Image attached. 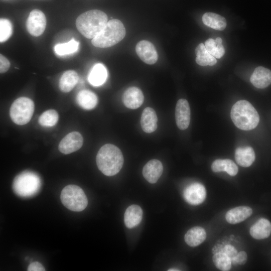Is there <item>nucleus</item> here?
Returning a JSON list of instances; mask_svg holds the SVG:
<instances>
[{
  "instance_id": "27",
  "label": "nucleus",
  "mask_w": 271,
  "mask_h": 271,
  "mask_svg": "<svg viewBox=\"0 0 271 271\" xmlns=\"http://www.w3.org/2000/svg\"><path fill=\"white\" fill-rule=\"evenodd\" d=\"M196 63L202 66H212L216 64V58L211 55L203 43L199 44L195 49Z\"/></svg>"
},
{
  "instance_id": "7",
  "label": "nucleus",
  "mask_w": 271,
  "mask_h": 271,
  "mask_svg": "<svg viewBox=\"0 0 271 271\" xmlns=\"http://www.w3.org/2000/svg\"><path fill=\"white\" fill-rule=\"evenodd\" d=\"M34 102L29 98L21 97L12 103L10 115L13 121L18 125H24L31 120L34 111Z\"/></svg>"
},
{
  "instance_id": "29",
  "label": "nucleus",
  "mask_w": 271,
  "mask_h": 271,
  "mask_svg": "<svg viewBox=\"0 0 271 271\" xmlns=\"http://www.w3.org/2000/svg\"><path fill=\"white\" fill-rule=\"evenodd\" d=\"M79 45V42L72 39L68 42L56 45L54 48V52L61 56L69 55L78 51Z\"/></svg>"
},
{
  "instance_id": "9",
  "label": "nucleus",
  "mask_w": 271,
  "mask_h": 271,
  "mask_svg": "<svg viewBox=\"0 0 271 271\" xmlns=\"http://www.w3.org/2000/svg\"><path fill=\"white\" fill-rule=\"evenodd\" d=\"M83 139L77 131L69 133L59 144V151L64 154H69L80 149L82 146Z\"/></svg>"
},
{
  "instance_id": "22",
  "label": "nucleus",
  "mask_w": 271,
  "mask_h": 271,
  "mask_svg": "<svg viewBox=\"0 0 271 271\" xmlns=\"http://www.w3.org/2000/svg\"><path fill=\"white\" fill-rule=\"evenodd\" d=\"M206 238L205 229L200 226H195L190 229L185 234L184 239L190 246L195 247L201 244Z\"/></svg>"
},
{
  "instance_id": "26",
  "label": "nucleus",
  "mask_w": 271,
  "mask_h": 271,
  "mask_svg": "<svg viewBox=\"0 0 271 271\" xmlns=\"http://www.w3.org/2000/svg\"><path fill=\"white\" fill-rule=\"evenodd\" d=\"M78 80L79 77L76 72L74 70L66 71L59 80V88L63 92H69L75 87Z\"/></svg>"
},
{
  "instance_id": "6",
  "label": "nucleus",
  "mask_w": 271,
  "mask_h": 271,
  "mask_svg": "<svg viewBox=\"0 0 271 271\" xmlns=\"http://www.w3.org/2000/svg\"><path fill=\"white\" fill-rule=\"evenodd\" d=\"M61 202L67 209L75 212H80L85 209L88 204L87 197L83 190L75 185H68L62 190Z\"/></svg>"
},
{
  "instance_id": "12",
  "label": "nucleus",
  "mask_w": 271,
  "mask_h": 271,
  "mask_svg": "<svg viewBox=\"0 0 271 271\" xmlns=\"http://www.w3.org/2000/svg\"><path fill=\"white\" fill-rule=\"evenodd\" d=\"M175 118L177 125L180 129L185 130L188 127L190 121V108L187 100L180 99L177 101Z\"/></svg>"
},
{
  "instance_id": "31",
  "label": "nucleus",
  "mask_w": 271,
  "mask_h": 271,
  "mask_svg": "<svg viewBox=\"0 0 271 271\" xmlns=\"http://www.w3.org/2000/svg\"><path fill=\"white\" fill-rule=\"evenodd\" d=\"M59 115L54 109H49L44 111L39 117V123L44 126H53L58 122Z\"/></svg>"
},
{
  "instance_id": "20",
  "label": "nucleus",
  "mask_w": 271,
  "mask_h": 271,
  "mask_svg": "<svg viewBox=\"0 0 271 271\" xmlns=\"http://www.w3.org/2000/svg\"><path fill=\"white\" fill-rule=\"evenodd\" d=\"M255 155L250 147L238 148L235 152V159L237 163L243 167H249L254 162Z\"/></svg>"
},
{
  "instance_id": "1",
  "label": "nucleus",
  "mask_w": 271,
  "mask_h": 271,
  "mask_svg": "<svg viewBox=\"0 0 271 271\" xmlns=\"http://www.w3.org/2000/svg\"><path fill=\"white\" fill-rule=\"evenodd\" d=\"M96 162L98 169L107 176L117 174L123 164V157L120 150L112 144L103 146L97 153Z\"/></svg>"
},
{
  "instance_id": "5",
  "label": "nucleus",
  "mask_w": 271,
  "mask_h": 271,
  "mask_svg": "<svg viewBox=\"0 0 271 271\" xmlns=\"http://www.w3.org/2000/svg\"><path fill=\"white\" fill-rule=\"evenodd\" d=\"M42 186V181L38 174L31 171H24L14 180L13 189L16 194L23 198H29L36 195Z\"/></svg>"
},
{
  "instance_id": "3",
  "label": "nucleus",
  "mask_w": 271,
  "mask_h": 271,
  "mask_svg": "<svg viewBox=\"0 0 271 271\" xmlns=\"http://www.w3.org/2000/svg\"><path fill=\"white\" fill-rule=\"evenodd\" d=\"M230 116L235 125L244 130L255 128L259 121V116L252 104L245 100L236 102L232 107Z\"/></svg>"
},
{
  "instance_id": "25",
  "label": "nucleus",
  "mask_w": 271,
  "mask_h": 271,
  "mask_svg": "<svg viewBox=\"0 0 271 271\" xmlns=\"http://www.w3.org/2000/svg\"><path fill=\"white\" fill-rule=\"evenodd\" d=\"M213 172L217 173L225 171L231 176H235L238 172L236 165L230 159H217L211 165Z\"/></svg>"
},
{
  "instance_id": "34",
  "label": "nucleus",
  "mask_w": 271,
  "mask_h": 271,
  "mask_svg": "<svg viewBox=\"0 0 271 271\" xmlns=\"http://www.w3.org/2000/svg\"><path fill=\"white\" fill-rule=\"evenodd\" d=\"M222 252L225 253L231 259L232 261L237 254V250L231 245H226L222 249Z\"/></svg>"
},
{
  "instance_id": "10",
  "label": "nucleus",
  "mask_w": 271,
  "mask_h": 271,
  "mask_svg": "<svg viewBox=\"0 0 271 271\" xmlns=\"http://www.w3.org/2000/svg\"><path fill=\"white\" fill-rule=\"evenodd\" d=\"M136 51L140 59L146 64H154L158 60L156 49L154 45L148 41L142 40L138 42Z\"/></svg>"
},
{
  "instance_id": "28",
  "label": "nucleus",
  "mask_w": 271,
  "mask_h": 271,
  "mask_svg": "<svg viewBox=\"0 0 271 271\" xmlns=\"http://www.w3.org/2000/svg\"><path fill=\"white\" fill-rule=\"evenodd\" d=\"M222 40L218 37L215 39L210 38L204 43L207 51L216 58H221L225 53V50L222 45Z\"/></svg>"
},
{
  "instance_id": "19",
  "label": "nucleus",
  "mask_w": 271,
  "mask_h": 271,
  "mask_svg": "<svg viewBox=\"0 0 271 271\" xmlns=\"http://www.w3.org/2000/svg\"><path fill=\"white\" fill-rule=\"evenodd\" d=\"M143 218V210L137 205H131L126 209L124 215V223L128 228H132L139 225Z\"/></svg>"
},
{
  "instance_id": "33",
  "label": "nucleus",
  "mask_w": 271,
  "mask_h": 271,
  "mask_svg": "<svg viewBox=\"0 0 271 271\" xmlns=\"http://www.w3.org/2000/svg\"><path fill=\"white\" fill-rule=\"evenodd\" d=\"M247 259L246 253L244 251H241L237 253L235 257L231 261L234 264L243 265L245 264Z\"/></svg>"
},
{
  "instance_id": "15",
  "label": "nucleus",
  "mask_w": 271,
  "mask_h": 271,
  "mask_svg": "<svg viewBox=\"0 0 271 271\" xmlns=\"http://www.w3.org/2000/svg\"><path fill=\"white\" fill-rule=\"evenodd\" d=\"M250 80L255 87L265 88L271 84V71L262 66H258L254 69Z\"/></svg>"
},
{
  "instance_id": "21",
  "label": "nucleus",
  "mask_w": 271,
  "mask_h": 271,
  "mask_svg": "<svg viewBox=\"0 0 271 271\" xmlns=\"http://www.w3.org/2000/svg\"><path fill=\"white\" fill-rule=\"evenodd\" d=\"M76 101L79 106L86 110L94 108L97 104L98 98L96 94L89 90L79 91L76 96Z\"/></svg>"
},
{
  "instance_id": "8",
  "label": "nucleus",
  "mask_w": 271,
  "mask_h": 271,
  "mask_svg": "<svg viewBox=\"0 0 271 271\" xmlns=\"http://www.w3.org/2000/svg\"><path fill=\"white\" fill-rule=\"evenodd\" d=\"M46 26V19L44 14L40 10H32L27 20L26 28L31 35L38 37L44 32Z\"/></svg>"
},
{
  "instance_id": "13",
  "label": "nucleus",
  "mask_w": 271,
  "mask_h": 271,
  "mask_svg": "<svg viewBox=\"0 0 271 271\" xmlns=\"http://www.w3.org/2000/svg\"><path fill=\"white\" fill-rule=\"evenodd\" d=\"M144 98L143 93L140 89L137 87H130L124 91L122 101L126 107L134 109L142 105Z\"/></svg>"
},
{
  "instance_id": "37",
  "label": "nucleus",
  "mask_w": 271,
  "mask_h": 271,
  "mask_svg": "<svg viewBox=\"0 0 271 271\" xmlns=\"http://www.w3.org/2000/svg\"><path fill=\"white\" fill-rule=\"evenodd\" d=\"M169 271H173V270H179L178 269H175V268H171L170 269H168Z\"/></svg>"
},
{
  "instance_id": "24",
  "label": "nucleus",
  "mask_w": 271,
  "mask_h": 271,
  "mask_svg": "<svg viewBox=\"0 0 271 271\" xmlns=\"http://www.w3.org/2000/svg\"><path fill=\"white\" fill-rule=\"evenodd\" d=\"M202 22L206 26L219 31L224 30L227 25L224 17L211 12L206 13L203 15Z\"/></svg>"
},
{
  "instance_id": "36",
  "label": "nucleus",
  "mask_w": 271,
  "mask_h": 271,
  "mask_svg": "<svg viewBox=\"0 0 271 271\" xmlns=\"http://www.w3.org/2000/svg\"><path fill=\"white\" fill-rule=\"evenodd\" d=\"M46 269L43 265L38 261L31 263L28 268V271H45Z\"/></svg>"
},
{
  "instance_id": "18",
  "label": "nucleus",
  "mask_w": 271,
  "mask_h": 271,
  "mask_svg": "<svg viewBox=\"0 0 271 271\" xmlns=\"http://www.w3.org/2000/svg\"><path fill=\"white\" fill-rule=\"evenodd\" d=\"M249 233L256 239L266 238L271 233V223L265 218H261L251 226Z\"/></svg>"
},
{
  "instance_id": "23",
  "label": "nucleus",
  "mask_w": 271,
  "mask_h": 271,
  "mask_svg": "<svg viewBox=\"0 0 271 271\" xmlns=\"http://www.w3.org/2000/svg\"><path fill=\"white\" fill-rule=\"evenodd\" d=\"M107 77V71L105 67L101 63H97L91 70L88 79L91 85L98 86L105 82Z\"/></svg>"
},
{
  "instance_id": "14",
  "label": "nucleus",
  "mask_w": 271,
  "mask_h": 271,
  "mask_svg": "<svg viewBox=\"0 0 271 271\" xmlns=\"http://www.w3.org/2000/svg\"><path fill=\"white\" fill-rule=\"evenodd\" d=\"M163 171V166L162 163L157 159H153L149 161L145 165L143 169V175L149 183L154 184L160 178Z\"/></svg>"
},
{
  "instance_id": "2",
  "label": "nucleus",
  "mask_w": 271,
  "mask_h": 271,
  "mask_svg": "<svg viewBox=\"0 0 271 271\" xmlns=\"http://www.w3.org/2000/svg\"><path fill=\"white\" fill-rule=\"evenodd\" d=\"M107 23V16L105 13L98 10H92L78 16L76 20V26L84 37L93 39L104 29Z\"/></svg>"
},
{
  "instance_id": "4",
  "label": "nucleus",
  "mask_w": 271,
  "mask_h": 271,
  "mask_svg": "<svg viewBox=\"0 0 271 271\" xmlns=\"http://www.w3.org/2000/svg\"><path fill=\"white\" fill-rule=\"evenodd\" d=\"M125 33L122 22L117 19H112L107 22L104 29L92 39L91 43L96 47H111L121 41Z\"/></svg>"
},
{
  "instance_id": "16",
  "label": "nucleus",
  "mask_w": 271,
  "mask_h": 271,
  "mask_svg": "<svg viewBox=\"0 0 271 271\" xmlns=\"http://www.w3.org/2000/svg\"><path fill=\"white\" fill-rule=\"evenodd\" d=\"M252 213V210L250 207L240 206L228 210L225 214V219L228 223L235 224L244 221Z\"/></svg>"
},
{
  "instance_id": "11",
  "label": "nucleus",
  "mask_w": 271,
  "mask_h": 271,
  "mask_svg": "<svg viewBox=\"0 0 271 271\" xmlns=\"http://www.w3.org/2000/svg\"><path fill=\"white\" fill-rule=\"evenodd\" d=\"M206 196L204 186L199 183L188 186L184 191V198L188 203L197 205L202 203Z\"/></svg>"
},
{
  "instance_id": "30",
  "label": "nucleus",
  "mask_w": 271,
  "mask_h": 271,
  "mask_svg": "<svg viewBox=\"0 0 271 271\" xmlns=\"http://www.w3.org/2000/svg\"><path fill=\"white\" fill-rule=\"evenodd\" d=\"M212 260L215 266L220 270L228 271L231 268V259L224 252L215 253L212 257Z\"/></svg>"
},
{
  "instance_id": "17",
  "label": "nucleus",
  "mask_w": 271,
  "mask_h": 271,
  "mask_svg": "<svg viewBox=\"0 0 271 271\" xmlns=\"http://www.w3.org/2000/svg\"><path fill=\"white\" fill-rule=\"evenodd\" d=\"M158 118L155 111L152 108L148 107L143 110L141 124L143 130L147 133H151L157 128Z\"/></svg>"
},
{
  "instance_id": "32",
  "label": "nucleus",
  "mask_w": 271,
  "mask_h": 271,
  "mask_svg": "<svg viewBox=\"0 0 271 271\" xmlns=\"http://www.w3.org/2000/svg\"><path fill=\"white\" fill-rule=\"evenodd\" d=\"M13 33V26L8 19L0 20V42L3 43L8 40Z\"/></svg>"
},
{
  "instance_id": "35",
  "label": "nucleus",
  "mask_w": 271,
  "mask_h": 271,
  "mask_svg": "<svg viewBox=\"0 0 271 271\" xmlns=\"http://www.w3.org/2000/svg\"><path fill=\"white\" fill-rule=\"evenodd\" d=\"M10 67L9 61L2 54L0 55V72H6Z\"/></svg>"
}]
</instances>
